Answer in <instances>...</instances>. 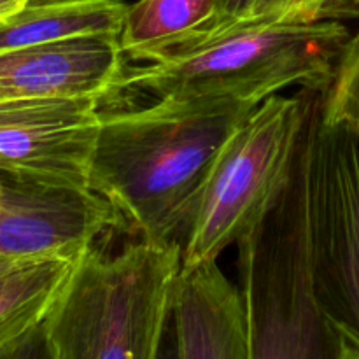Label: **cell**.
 <instances>
[{
  "label": "cell",
  "instance_id": "obj_5",
  "mask_svg": "<svg viewBox=\"0 0 359 359\" xmlns=\"http://www.w3.org/2000/svg\"><path fill=\"white\" fill-rule=\"evenodd\" d=\"M318 95H273L231 132L181 244V272L217 262L269 212L290 182Z\"/></svg>",
  "mask_w": 359,
  "mask_h": 359
},
{
  "label": "cell",
  "instance_id": "obj_8",
  "mask_svg": "<svg viewBox=\"0 0 359 359\" xmlns=\"http://www.w3.org/2000/svg\"><path fill=\"white\" fill-rule=\"evenodd\" d=\"M121 226L114 207L90 189L4 181L0 258L77 262Z\"/></svg>",
  "mask_w": 359,
  "mask_h": 359
},
{
  "label": "cell",
  "instance_id": "obj_14",
  "mask_svg": "<svg viewBox=\"0 0 359 359\" xmlns=\"http://www.w3.org/2000/svg\"><path fill=\"white\" fill-rule=\"evenodd\" d=\"M359 20V0H256L242 23H319Z\"/></svg>",
  "mask_w": 359,
  "mask_h": 359
},
{
  "label": "cell",
  "instance_id": "obj_4",
  "mask_svg": "<svg viewBox=\"0 0 359 359\" xmlns=\"http://www.w3.org/2000/svg\"><path fill=\"white\" fill-rule=\"evenodd\" d=\"M311 126L312 118L287 186L237 244L249 359H358L312 287L307 242Z\"/></svg>",
  "mask_w": 359,
  "mask_h": 359
},
{
  "label": "cell",
  "instance_id": "obj_3",
  "mask_svg": "<svg viewBox=\"0 0 359 359\" xmlns=\"http://www.w3.org/2000/svg\"><path fill=\"white\" fill-rule=\"evenodd\" d=\"M353 37L342 21L241 23L128 69L121 90L154 100L216 97L251 104L294 86L326 93Z\"/></svg>",
  "mask_w": 359,
  "mask_h": 359
},
{
  "label": "cell",
  "instance_id": "obj_12",
  "mask_svg": "<svg viewBox=\"0 0 359 359\" xmlns=\"http://www.w3.org/2000/svg\"><path fill=\"white\" fill-rule=\"evenodd\" d=\"M126 11L121 0L28 4L0 23V53L93 35L119 37Z\"/></svg>",
  "mask_w": 359,
  "mask_h": 359
},
{
  "label": "cell",
  "instance_id": "obj_2",
  "mask_svg": "<svg viewBox=\"0 0 359 359\" xmlns=\"http://www.w3.org/2000/svg\"><path fill=\"white\" fill-rule=\"evenodd\" d=\"M181 273V244H95L46 318L49 359H158Z\"/></svg>",
  "mask_w": 359,
  "mask_h": 359
},
{
  "label": "cell",
  "instance_id": "obj_22",
  "mask_svg": "<svg viewBox=\"0 0 359 359\" xmlns=\"http://www.w3.org/2000/svg\"><path fill=\"white\" fill-rule=\"evenodd\" d=\"M2 196H4V181H0V203H2Z\"/></svg>",
  "mask_w": 359,
  "mask_h": 359
},
{
  "label": "cell",
  "instance_id": "obj_20",
  "mask_svg": "<svg viewBox=\"0 0 359 359\" xmlns=\"http://www.w3.org/2000/svg\"><path fill=\"white\" fill-rule=\"evenodd\" d=\"M158 359H177V358H175L174 340H172V332H170V328H168L167 339H165L163 347H161L160 354H158Z\"/></svg>",
  "mask_w": 359,
  "mask_h": 359
},
{
  "label": "cell",
  "instance_id": "obj_16",
  "mask_svg": "<svg viewBox=\"0 0 359 359\" xmlns=\"http://www.w3.org/2000/svg\"><path fill=\"white\" fill-rule=\"evenodd\" d=\"M255 4L256 0H219L216 21H214L212 30L209 32L207 37H212V35L221 34V32L228 30V28L231 27H237V25L242 23V21L248 20L249 13H251V9L255 7Z\"/></svg>",
  "mask_w": 359,
  "mask_h": 359
},
{
  "label": "cell",
  "instance_id": "obj_9",
  "mask_svg": "<svg viewBox=\"0 0 359 359\" xmlns=\"http://www.w3.org/2000/svg\"><path fill=\"white\" fill-rule=\"evenodd\" d=\"M126 56L119 37L93 35L0 53V100L93 98L121 93Z\"/></svg>",
  "mask_w": 359,
  "mask_h": 359
},
{
  "label": "cell",
  "instance_id": "obj_7",
  "mask_svg": "<svg viewBox=\"0 0 359 359\" xmlns=\"http://www.w3.org/2000/svg\"><path fill=\"white\" fill-rule=\"evenodd\" d=\"M98 107L93 98L0 100V179L88 189Z\"/></svg>",
  "mask_w": 359,
  "mask_h": 359
},
{
  "label": "cell",
  "instance_id": "obj_18",
  "mask_svg": "<svg viewBox=\"0 0 359 359\" xmlns=\"http://www.w3.org/2000/svg\"><path fill=\"white\" fill-rule=\"evenodd\" d=\"M30 4V0H0V23L14 16Z\"/></svg>",
  "mask_w": 359,
  "mask_h": 359
},
{
  "label": "cell",
  "instance_id": "obj_17",
  "mask_svg": "<svg viewBox=\"0 0 359 359\" xmlns=\"http://www.w3.org/2000/svg\"><path fill=\"white\" fill-rule=\"evenodd\" d=\"M44 325V323H42ZM0 359H49L48 344H46L44 328L39 326L35 332L25 337L23 340L11 346L0 353Z\"/></svg>",
  "mask_w": 359,
  "mask_h": 359
},
{
  "label": "cell",
  "instance_id": "obj_21",
  "mask_svg": "<svg viewBox=\"0 0 359 359\" xmlns=\"http://www.w3.org/2000/svg\"><path fill=\"white\" fill-rule=\"evenodd\" d=\"M56 2H72V0H30V4H56Z\"/></svg>",
  "mask_w": 359,
  "mask_h": 359
},
{
  "label": "cell",
  "instance_id": "obj_15",
  "mask_svg": "<svg viewBox=\"0 0 359 359\" xmlns=\"http://www.w3.org/2000/svg\"><path fill=\"white\" fill-rule=\"evenodd\" d=\"M321 116L346 126L359 139V32L351 41L332 86L323 95Z\"/></svg>",
  "mask_w": 359,
  "mask_h": 359
},
{
  "label": "cell",
  "instance_id": "obj_13",
  "mask_svg": "<svg viewBox=\"0 0 359 359\" xmlns=\"http://www.w3.org/2000/svg\"><path fill=\"white\" fill-rule=\"evenodd\" d=\"M77 262L46 259L0 277V353L42 326Z\"/></svg>",
  "mask_w": 359,
  "mask_h": 359
},
{
  "label": "cell",
  "instance_id": "obj_6",
  "mask_svg": "<svg viewBox=\"0 0 359 359\" xmlns=\"http://www.w3.org/2000/svg\"><path fill=\"white\" fill-rule=\"evenodd\" d=\"M312 116L307 156V242L314 294L359 359V139Z\"/></svg>",
  "mask_w": 359,
  "mask_h": 359
},
{
  "label": "cell",
  "instance_id": "obj_11",
  "mask_svg": "<svg viewBox=\"0 0 359 359\" xmlns=\"http://www.w3.org/2000/svg\"><path fill=\"white\" fill-rule=\"evenodd\" d=\"M219 0H139L126 11L119 42L130 62H158L209 35Z\"/></svg>",
  "mask_w": 359,
  "mask_h": 359
},
{
  "label": "cell",
  "instance_id": "obj_1",
  "mask_svg": "<svg viewBox=\"0 0 359 359\" xmlns=\"http://www.w3.org/2000/svg\"><path fill=\"white\" fill-rule=\"evenodd\" d=\"M259 104L196 97L102 114L88 189L135 238L182 244L217 153Z\"/></svg>",
  "mask_w": 359,
  "mask_h": 359
},
{
  "label": "cell",
  "instance_id": "obj_10",
  "mask_svg": "<svg viewBox=\"0 0 359 359\" xmlns=\"http://www.w3.org/2000/svg\"><path fill=\"white\" fill-rule=\"evenodd\" d=\"M170 332L177 359H249L242 291L217 262L179 273Z\"/></svg>",
  "mask_w": 359,
  "mask_h": 359
},
{
  "label": "cell",
  "instance_id": "obj_19",
  "mask_svg": "<svg viewBox=\"0 0 359 359\" xmlns=\"http://www.w3.org/2000/svg\"><path fill=\"white\" fill-rule=\"evenodd\" d=\"M30 263H37V262H21V259L0 258V277L7 276V273L14 272V270L21 269V266L25 265H30Z\"/></svg>",
  "mask_w": 359,
  "mask_h": 359
}]
</instances>
